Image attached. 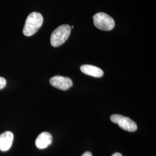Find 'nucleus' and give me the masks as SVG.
<instances>
[{
  "label": "nucleus",
  "instance_id": "1a4fd4ad",
  "mask_svg": "<svg viewBox=\"0 0 156 156\" xmlns=\"http://www.w3.org/2000/svg\"><path fill=\"white\" fill-rule=\"evenodd\" d=\"M6 81L5 78L0 76V90L4 89L6 86Z\"/></svg>",
  "mask_w": 156,
  "mask_h": 156
},
{
  "label": "nucleus",
  "instance_id": "39448f33",
  "mask_svg": "<svg viewBox=\"0 0 156 156\" xmlns=\"http://www.w3.org/2000/svg\"><path fill=\"white\" fill-rule=\"evenodd\" d=\"M51 86L58 89L67 90L73 86V82L69 78L62 76H55L50 79Z\"/></svg>",
  "mask_w": 156,
  "mask_h": 156
},
{
  "label": "nucleus",
  "instance_id": "0eeeda50",
  "mask_svg": "<svg viewBox=\"0 0 156 156\" xmlns=\"http://www.w3.org/2000/svg\"><path fill=\"white\" fill-rule=\"evenodd\" d=\"M52 135L48 132H43L39 134L35 140V145L39 149L48 147L52 143Z\"/></svg>",
  "mask_w": 156,
  "mask_h": 156
},
{
  "label": "nucleus",
  "instance_id": "f257e3e1",
  "mask_svg": "<svg viewBox=\"0 0 156 156\" xmlns=\"http://www.w3.org/2000/svg\"><path fill=\"white\" fill-rule=\"evenodd\" d=\"M44 18L41 13L35 12L31 13L26 19L23 30V34L26 37L33 35L42 26Z\"/></svg>",
  "mask_w": 156,
  "mask_h": 156
},
{
  "label": "nucleus",
  "instance_id": "9d476101",
  "mask_svg": "<svg viewBox=\"0 0 156 156\" xmlns=\"http://www.w3.org/2000/svg\"><path fill=\"white\" fill-rule=\"evenodd\" d=\"M82 156H93V155H92V154H91V152H90V151H86V152L84 153Z\"/></svg>",
  "mask_w": 156,
  "mask_h": 156
},
{
  "label": "nucleus",
  "instance_id": "f03ea898",
  "mask_svg": "<svg viewBox=\"0 0 156 156\" xmlns=\"http://www.w3.org/2000/svg\"><path fill=\"white\" fill-rule=\"evenodd\" d=\"M71 31L69 25L63 24L58 27L52 33L50 37V44L53 47H58L62 45L68 38Z\"/></svg>",
  "mask_w": 156,
  "mask_h": 156
},
{
  "label": "nucleus",
  "instance_id": "423d86ee",
  "mask_svg": "<svg viewBox=\"0 0 156 156\" xmlns=\"http://www.w3.org/2000/svg\"><path fill=\"white\" fill-rule=\"evenodd\" d=\"M13 134L11 131H5L0 135V151H6L11 147L13 141Z\"/></svg>",
  "mask_w": 156,
  "mask_h": 156
},
{
  "label": "nucleus",
  "instance_id": "9b49d317",
  "mask_svg": "<svg viewBox=\"0 0 156 156\" xmlns=\"http://www.w3.org/2000/svg\"><path fill=\"white\" fill-rule=\"evenodd\" d=\"M112 156H122V154H121V153H114L113 155Z\"/></svg>",
  "mask_w": 156,
  "mask_h": 156
},
{
  "label": "nucleus",
  "instance_id": "6e6552de",
  "mask_svg": "<svg viewBox=\"0 0 156 156\" xmlns=\"http://www.w3.org/2000/svg\"><path fill=\"white\" fill-rule=\"evenodd\" d=\"M80 70L84 73L95 78H101L104 75V72L101 68L92 65H83L80 67Z\"/></svg>",
  "mask_w": 156,
  "mask_h": 156
},
{
  "label": "nucleus",
  "instance_id": "20e7f679",
  "mask_svg": "<svg viewBox=\"0 0 156 156\" xmlns=\"http://www.w3.org/2000/svg\"><path fill=\"white\" fill-rule=\"evenodd\" d=\"M111 120L116 123L124 130L129 132H134L137 129V125L135 122L129 117L124 116L121 115L115 114L111 116Z\"/></svg>",
  "mask_w": 156,
  "mask_h": 156
},
{
  "label": "nucleus",
  "instance_id": "7ed1b4c3",
  "mask_svg": "<svg viewBox=\"0 0 156 156\" xmlns=\"http://www.w3.org/2000/svg\"><path fill=\"white\" fill-rule=\"evenodd\" d=\"M93 22L97 28L104 31L111 30L115 25L114 19L103 12L96 13L93 16Z\"/></svg>",
  "mask_w": 156,
  "mask_h": 156
}]
</instances>
